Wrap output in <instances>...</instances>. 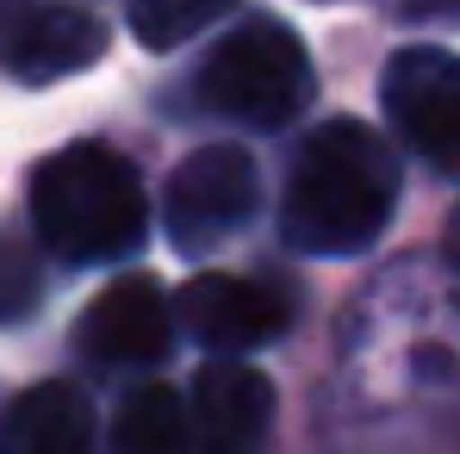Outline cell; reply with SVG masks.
I'll return each mask as SVG.
<instances>
[{"instance_id":"cell-14","label":"cell","mask_w":460,"mask_h":454,"mask_svg":"<svg viewBox=\"0 0 460 454\" xmlns=\"http://www.w3.org/2000/svg\"><path fill=\"white\" fill-rule=\"evenodd\" d=\"M398 13H411V19H460V0H398Z\"/></svg>"},{"instance_id":"cell-5","label":"cell","mask_w":460,"mask_h":454,"mask_svg":"<svg viewBox=\"0 0 460 454\" xmlns=\"http://www.w3.org/2000/svg\"><path fill=\"white\" fill-rule=\"evenodd\" d=\"M380 106L404 150L460 174V57L436 44H404L380 76Z\"/></svg>"},{"instance_id":"cell-7","label":"cell","mask_w":460,"mask_h":454,"mask_svg":"<svg viewBox=\"0 0 460 454\" xmlns=\"http://www.w3.org/2000/svg\"><path fill=\"white\" fill-rule=\"evenodd\" d=\"M168 343H174V299L150 274L112 280L75 324V355L93 368H155Z\"/></svg>"},{"instance_id":"cell-13","label":"cell","mask_w":460,"mask_h":454,"mask_svg":"<svg viewBox=\"0 0 460 454\" xmlns=\"http://www.w3.org/2000/svg\"><path fill=\"white\" fill-rule=\"evenodd\" d=\"M38 305V268L19 243H0V324L25 317Z\"/></svg>"},{"instance_id":"cell-4","label":"cell","mask_w":460,"mask_h":454,"mask_svg":"<svg viewBox=\"0 0 460 454\" xmlns=\"http://www.w3.org/2000/svg\"><path fill=\"white\" fill-rule=\"evenodd\" d=\"M261 200V168L243 144H206L193 150L162 193V230L181 255H212L255 218Z\"/></svg>"},{"instance_id":"cell-12","label":"cell","mask_w":460,"mask_h":454,"mask_svg":"<svg viewBox=\"0 0 460 454\" xmlns=\"http://www.w3.org/2000/svg\"><path fill=\"white\" fill-rule=\"evenodd\" d=\"M230 6L236 0H125V19H131V31H137L144 50H181L212 19H225Z\"/></svg>"},{"instance_id":"cell-2","label":"cell","mask_w":460,"mask_h":454,"mask_svg":"<svg viewBox=\"0 0 460 454\" xmlns=\"http://www.w3.org/2000/svg\"><path fill=\"white\" fill-rule=\"evenodd\" d=\"M31 230L57 262H125L150 236L144 174L112 144H63L31 168Z\"/></svg>"},{"instance_id":"cell-10","label":"cell","mask_w":460,"mask_h":454,"mask_svg":"<svg viewBox=\"0 0 460 454\" xmlns=\"http://www.w3.org/2000/svg\"><path fill=\"white\" fill-rule=\"evenodd\" d=\"M0 454H93V405L81 398V386H25L0 417Z\"/></svg>"},{"instance_id":"cell-11","label":"cell","mask_w":460,"mask_h":454,"mask_svg":"<svg viewBox=\"0 0 460 454\" xmlns=\"http://www.w3.org/2000/svg\"><path fill=\"white\" fill-rule=\"evenodd\" d=\"M193 430H187V398L174 386H131L112 411V454H187Z\"/></svg>"},{"instance_id":"cell-9","label":"cell","mask_w":460,"mask_h":454,"mask_svg":"<svg viewBox=\"0 0 460 454\" xmlns=\"http://www.w3.org/2000/svg\"><path fill=\"white\" fill-rule=\"evenodd\" d=\"M0 57L13 63L19 81H63L106 57V25L81 6H31L6 25Z\"/></svg>"},{"instance_id":"cell-3","label":"cell","mask_w":460,"mask_h":454,"mask_svg":"<svg viewBox=\"0 0 460 454\" xmlns=\"http://www.w3.org/2000/svg\"><path fill=\"white\" fill-rule=\"evenodd\" d=\"M199 100L236 119V125H255V131H280L305 112L311 100V57L299 44V31L287 19H243L225 44L206 57L199 69Z\"/></svg>"},{"instance_id":"cell-8","label":"cell","mask_w":460,"mask_h":454,"mask_svg":"<svg viewBox=\"0 0 460 454\" xmlns=\"http://www.w3.org/2000/svg\"><path fill=\"white\" fill-rule=\"evenodd\" d=\"M274 417V386L261 368H243L236 355H218L212 368L193 374V398H187V430L199 454H249L268 436Z\"/></svg>"},{"instance_id":"cell-15","label":"cell","mask_w":460,"mask_h":454,"mask_svg":"<svg viewBox=\"0 0 460 454\" xmlns=\"http://www.w3.org/2000/svg\"><path fill=\"white\" fill-rule=\"evenodd\" d=\"M455 255H460V218H455Z\"/></svg>"},{"instance_id":"cell-1","label":"cell","mask_w":460,"mask_h":454,"mask_svg":"<svg viewBox=\"0 0 460 454\" xmlns=\"http://www.w3.org/2000/svg\"><path fill=\"white\" fill-rule=\"evenodd\" d=\"M392 206H398L392 144L361 119H330L293 156L280 230L305 255H355L392 225Z\"/></svg>"},{"instance_id":"cell-6","label":"cell","mask_w":460,"mask_h":454,"mask_svg":"<svg viewBox=\"0 0 460 454\" xmlns=\"http://www.w3.org/2000/svg\"><path fill=\"white\" fill-rule=\"evenodd\" d=\"M174 317L193 330L199 349L212 355H249L261 343H274L287 324H293V299L268 280H243V274H193L174 299Z\"/></svg>"}]
</instances>
